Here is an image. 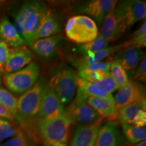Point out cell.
<instances>
[{"label":"cell","instance_id":"6da1fadb","mask_svg":"<svg viewBox=\"0 0 146 146\" xmlns=\"http://www.w3.org/2000/svg\"><path fill=\"white\" fill-rule=\"evenodd\" d=\"M72 125L70 117L64 110L56 117L37 121L36 132L44 144L54 146L68 141Z\"/></svg>","mask_w":146,"mask_h":146},{"label":"cell","instance_id":"7a4b0ae2","mask_svg":"<svg viewBox=\"0 0 146 146\" xmlns=\"http://www.w3.org/2000/svg\"><path fill=\"white\" fill-rule=\"evenodd\" d=\"M45 84L43 79L38 80L31 88L18 99L16 120L22 128L35 120Z\"/></svg>","mask_w":146,"mask_h":146},{"label":"cell","instance_id":"3957f363","mask_svg":"<svg viewBox=\"0 0 146 146\" xmlns=\"http://www.w3.org/2000/svg\"><path fill=\"white\" fill-rule=\"evenodd\" d=\"M65 33L70 41L81 45L94 41L99 34L95 21L85 15L69 18L65 27Z\"/></svg>","mask_w":146,"mask_h":146},{"label":"cell","instance_id":"277c9868","mask_svg":"<svg viewBox=\"0 0 146 146\" xmlns=\"http://www.w3.org/2000/svg\"><path fill=\"white\" fill-rule=\"evenodd\" d=\"M116 21L120 34L123 35L137 22L145 19V1L140 0H126L120 1L115 8Z\"/></svg>","mask_w":146,"mask_h":146},{"label":"cell","instance_id":"5b68a950","mask_svg":"<svg viewBox=\"0 0 146 146\" xmlns=\"http://www.w3.org/2000/svg\"><path fill=\"white\" fill-rule=\"evenodd\" d=\"M39 74V65L31 62L21 70L5 74L3 81L10 91L16 94H23L36 83Z\"/></svg>","mask_w":146,"mask_h":146},{"label":"cell","instance_id":"8992f818","mask_svg":"<svg viewBox=\"0 0 146 146\" xmlns=\"http://www.w3.org/2000/svg\"><path fill=\"white\" fill-rule=\"evenodd\" d=\"M78 76L69 67L61 68L51 77L48 85L64 105L70 103L76 90Z\"/></svg>","mask_w":146,"mask_h":146},{"label":"cell","instance_id":"52a82bcc","mask_svg":"<svg viewBox=\"0 0 146 146\" xmlns=\"http://www.w3.org/2000/svg\"><path fill=\"white\" fill-rule=\"evenodd\" d=\"M87 99L81 95L76 94V98L65 110L72 124L77 126H87L102 123V118L87 104Z\"/></svg>","mask_w":146,"mask_h":146},{"label":"cell","instance_id":"ba28073f","mask_svg":"<svg viewBox=\"0 0 146 146\" xmlns=\"http://www.w3.org/2000/svg\"><path fill=\"white\" fill-rule=\"evenodd\" d=\"M64 106L48 84H45L42 94L39 112L35 120L39 121L42 119L56 117L65 110Z\"/></svg>","mask_w":146,"mask_h":146},{"label":"cell","instance_id":"9c48e42d","mask_svg":"<svg viewBox=\"0 0 146 146\" xmlns=\"http://www.w3.org/2000/svg\"><path fill=\"white\" fill-rule=\"evenodd\" d=\"M114 100L118 110L122 107L133 103L146 105L145 89L136 82L129 80L125 85L118 89Z\"/></svg>","mask_w":146,"mask_h":146},{"label":"cell","instance_id":"30bf717a","mask_svg":"<svg viewBox=\"0 0 146 146\" xmlns=\"http://www.w3.org/2000/svg\"><path fill=\"white\" fill-rule=\"evenodd\" d=\"M117 3L118 1L115 0H94L81 7L80 12L87 14L92 20L94 19L96 25H101L109 12L116 8Z\"/></svg>","mask_w":146,"mask_h":146},{"label":"cell","instance_id":"8fae6325","mask_svg":"<svg viewBox=\"0 0 146 146\" xmlns=\"http://www.w3.org/2000/svg\"><path fill=\"white\" fill-rule=\"evenodd\" d=\"M87 104L108 122H114L118 117V109L114 97L109 95L104 98L89 97L87 99Z\"/></svg>","mask_w":146,"mask_h":146},{"label":"cell","instance_id":"7c38bea8","mask_svg":"<svg viewBox=\"0 0 146 146\" xmlns=\"http://www.w3.org/2000/svg\"><path fill=\"white\" fill-rule=\"evenodd\" d=\"M33 58V54L25 45L10 49L3 72L7 74L21 70L31 62Z\"/></svg>","mask_w":146,"mask_h":146},{"label":"cell","instance_id":"4fadbf2b","mask_svg":"<svg viewBox=\"0 0 146 146\" xmlns=\"http://www.w3.org/2000/svg\"><path fill=\"white\" fill-rule=\"evenodd\" d=\"M101 123L77 126L73 134L70 146H95Z\"/></svg>","mask_w":146,"mask_h":146},{"label":"cell","instance_id":"5bb4252c","mask_svg":"<svg viewBox=\"0 0 146 146\" xmlns=\"http://www.w3.org/2000/svg\"><path fill=\"white\" fill-rule=\"evenodd\" d=\"M144 56L145 54L140 49L128 47L120 50L115 59L126 72H134Z\"/></svg>","mask_w":146,"mask_h":146},{"label":"cell","instance_id":"9a60e30c","mask_svg":"<svg viewBox=\"0 0 146 146\" xmlns=\"http://www.w3.org/2000/svg\"><path fill=\"white\" fill-rule=\"evenodd\" d=\"M45 10H46V7L42 3L39 8L34 12H33L25 21L22 38L25 41L26 45L30 46L35 41L36 34L37 33L40 23H41Z\"/></svg>","mask_w":146,"mask_h":146},{"label":"cell","instance_id":"2e32d148","mask_svg":"<svg viewBox=\"0 0 146 146\" xmlns=\"http://www.w3.org/2000/svg\"><path fill=\"white\" fill-rule=\"evenodd\" d=\"M120 135L115 122H108L100 127L95 146H120Z\"/></svg>","mask_w":146,"mask_h":146},{"label":"cell","instance_id":"e0dca14e","mask_svg":"<svg viewBox=\"0 0 146 146\" xmlns=\"http://www.w3.org/2000/svg\"><path fill=\"white\" fill-rule=\"evenodd\" d=\"M0 41H3L9 47H18L26 45V43L18 34L14 25L6 16L0 20Z\"/></svg>","mask_w":146,"mask_h":146},{"label":"cell","instance_id":"ac0fdd59","mask_svg":"<svg viewBox=\"0 0 146 146\" xmlns=\"http://www.w3.org/2000/svg\"><path fill=\"white\" fill-rule=\"evenodd\" d=\"M60 31V25L54 14L46 8L36 34L35 41L39 39L56 35Z\"/></svg>","mask_w":146,"mask_h":146},{"label":"cell","instance_id":"d6986e66","mask_svg":"<svg viewBox=\"0 0 146 146\" xmlns=\"http://www.w3.org/2000/svg\"><path fill=\"white\" fill-rule=\"evenodd\" d=\"M115 8L109 12V14L102 22L100 33L98 34V36L108 43L115 41L122 35L118 29Z\"/></svg>","mask_w":146,"mask_h":146},{"label":"cell","instance_id":"ffe728a7","mask_svg":"<svg viewBox=\"0 0 146 146\" xmlns=\"http://www.w3.org/2000/svg\"><path fill=\"white\" fill-rule=\"evenodd\" d=\"M62 40L60 35H53L35 41L30 47L33 52L43 58L52 56Z\"/></svg>","mask_w":146,"mask_h":146},{"label":"cell","instance_id":"44dd1931","mask_svg":"<svg viewBox=\"0 0 146 146\" xmlns=\"http://www.w3.org/2000/svg\"><path fill=\"white\" fill-rule=\"evenodd\" d=\"M42 4L39 1H29L22 5L15 16L14 26L18 34L21 36L23 34V27L25 21L29 16L34 12Z\"/></svg>","mask_w":146,"mask_h":146},{"label":"cell","instance_id":"7402d4cb","mask_svg":"<svg viewBox=\"0 0 146 146\" xmlns=\"http://www.w3.org/2000/svg\"><path fill=\"white\" fill-rule=\"evenodd\" d=\"M123 48L124 44L122 43V44L115 45V46L108 47L107 48L102 51H100L98 52L85 56L84 58L80 60L79 61H78V62H76L78 64V67L82 65H87L91 64L100 62H102V60L105 59L106 58L109 57L111 55L114 54V53L121 50Z\"/></svg>","mask_w":146,"mask_h":146},{"label":"cell","instance_id":"603a6c76","mask_svg":"<svg viewBox=\"0 0 146 146\" xmlns=\"http://www.w3.org/2000/svg\"><path fill=\"white\" fill-rule=\"evenodd\" d=\"M76 88H77V94H81L86 98H88L89 97L104 98L109 96V94L102 90L99 87H96L91 82L84 80L78 76L76 81Z\"/></svg>","mask_w":146,"mask_h":146},{"label":"cell","instance_id":"cb8c5ba5","mask_svg":"<svg viewBox=\"0 0 146 146\" xmlns=\"http://www.w3.org/2000/svg\"><path fill=\"white\" fill-rule=\"evenodd\" d=\"M145 108L146 105L139 103H133L128 104L118 110L117 119H118L122 125L123 124L133 125V120L137 112L141 109L145 110Z\"/></svg>","mask_w":146,"mask_h":146},{"label":"cell","instance_id":"d4e9b609","mask_svg":"<svg viewBox=\"0 0 146 146\" xmlns=\"http://www.w3.org/2000/svg\"><path fill=\"white\" fill-rule=\"evenodd\" d=\"M122 127H123L124 135L129 143L136 144L145 141V127H138L128 124H123L122 125Z\"/></svg>","mask_w":146,"mask_h":146},{"label":"cell","instance_id":"484cf974","mask_svg":"<svg viewBox=\"0 0 146 146\" xmlns=\"http://www.w3.org/2000/svg\"><path fill=\"white\" fill-rule=\"evenodd\" d=\"M110 74L118 89L125 85L129 81L127 72L116 59L110 62Z\"/></svg>","mask_w":146,"mask_h":146},{"label":"cell","instance_id":"4316f807","mask_svg":"<svg viewBox=\"0 0 146 146\" xmlns=\"http://www.w3.org/2000/svg\"><path fill=\"white\" fill-rule=\"evenodd\" d=\"M108 47H109L108 42L98 36L94 41L80 45L78 47V50L81 54L87 56L104 50Z\"/></svg>","mask_w":146,"mask_h":146},{"label":"cell","instance_id":"83f0119b","mask_svg":"<svg viewBox=\"0 0 146 146\" xmlns=\"http://www.w3.org/2000/svg\"><path fill=\"white\" fill-rule=\"evenodd\" d=\"M18 99L10 91L0 87V105L8 109L16 118Z\"/></svg>","mask_w":146,"mask_h":146},{"label":"cell","instance_id":"f1b7e54d","mask_svg":"<svg viewBox=\"0 0 146 146\" xmlns=\"http://www.w3.org/2000/svg\"><path fill=\"white\" fill-rule=\"evenodd\" d=\"M0 146H35V145L33 140L21 129L15 136L0 143Z\"/></svg>","mask_w":146,"mask_h":146},{"label":"cell","instance_id":"f546056e","mask_svg":"<svg viewBox=\"0 0 146 146\" xmlns=\"http://www.w3.org/2000/svg\"><path fill=\"white\" fill-rule=\"evenodd\" d=\"M20 130V128L16 127L9 120L1 119L0 121V143L15 136Z\"/></svg>","mask_w":146,"mask_h":146},{"label":"cell","instance_id":"4dcf8cb0","mask_svg":"<svg viewBox=\"0 0 146 146\" xmlns=\"http://www.w3.org/2000/svg\"><path fill=\"white\" fill-rule=\"evenodd\" d=\"M91 83L109 95H112V93L118 89L114 81H113L112 77L110 76V74H109L107 77L101 80V81L91 82Z\"/></svg>","mask_w":146,"mask_h":146},{"label":"cell","instance_id":"1f68e13d","mask_svg":"<svg viewBox=\"0 0 146 146\" xmlns=\"http://www.w3.org/2000/svg\"><path fill=\"white\" fill-rule=\"evenodd\" d=\"M78 70L83 71H104L110 72V62H100L96 64L82 65L78 67Z\"/></svg>","mask_w":146,"mask_h":146},{"label":"cell","instance_id":"d6a6232c","mask_svg":"<svg viewBox=\"0 0 146 146\" xmlns=\"http://www.w3.org/2000/svg\"><path fill=\"white\" fill-rule=\"evenodd\" d=\"M124 48L128 47L140 49L146 47V34L137 36H131L129 41L123 43Z\"/></svg>","mask_w":146,"mask_h":146},{"label":"cell","instance_id":"836d02e7","mask_svg":"<svg viewBox=\"0 0 146 146\" xmlns=\"http://www.w3.org/2000/svg\"><path fill=\"white\" fill-rule=\"evenodd\" d=\"M10 49L6 43L0 41V70L3 71L5 64L10 54Z\"/></svg>","mask_w":146,"mask_h":146},{"label":"cell","instance_id":"e575fe53","mask_svg":"<svg viewBox=\"0 0 146 146\" xmlns=\"http://www.w3.org/2000/svg\"><path fill=\"white\" fill-rule=\"evenodd\" d=\"M134 77L138 81L145 82L146 79V58L144 56L143 59L138 66L136 70L134 71Z\"/></svg>","mask_w":146,"mask_h":146},{"label":"cell","instance_id":"d590c367","mask_svg":"<svg viewBox=\"0 0 146 146\" xmlns=\"http://www.w3.org/2000/svg\"><path fill=\"white\" fill-rule=\"evenodd\" d=\"M146 125V112L145 110H140L134 118L133 125L138 127H145Z\"/></svg>","mask_w":146,"mask_h":146},{"label":"cell","instance_id":"8d00e7d4","mask_svg":"<svg viewBox=\"0 0 146 146\" xmlns=\"http://www.w3.org/2000/svg\"><path fill=\"white\" fill-rule=\"evenodd\" d=\"M0 118L8 120H15L16 118L8 109L0 105Z\"/></svg>","mask_w":146,"mask_h":146},{"label":"cell","instance_id":"74e56055","mask_svg":"<svg viewBox=\"0 0 146 146\" xmlns=\"http://www.w3.org/2000/svg\"><path fill=\"white\" fill-rule=\"evenodd\" d=\"M146 34V23L145 21H144V23L142 24L141 27L139 28L137 30L135 31L133 33L132 36H137L140 35H143Z\"/></svg>","mask_w":146,"mask_h":146},{"label":"cell","instance_id":"f35d334b","mask_svg":"<svg viewBox=\"0 0 146 146\" xmlns=\"http://www.w3.org/2000/svg\"><path fill=\"white\" fill-rule=\"evenodd\" d=\"M133 146H146V141H143L139 142V143H138L133 144Z\"/></svg>","mask_w":146,"mask_h":146},{"label":"cell","instance_id":"ab89813d","mask_svg":"<svg viewBox=\"0 0 146 146\" xmlns=\"http://www.w3.org/2000/svg\"><path fill=\"white\" fill-rule=\"evenodd\" d=\"M3 73V71L0 70V84H1V78H2Z\"/></svg>","mask_w":146,"mask_h":146},{"label":"cell","instance_id":"60d3db41","mask_svg":"<svg viewBox=\"0 0 146 146\" xmlns=\"http://www.w3.org/2000/svg\"><path fill=\"white\" fill-rule=\"evenodd\" d=\"M54 146H67L66 145V143H59V144H57V145H55Z\"/></svg>","mask_w":146,"mask_h":146},{"label":"cell","instance_id":"b9f144b4","mask_svg":"<svg viewBox=\"0 0 146 146\" xmlns=\"http://www.w3.org/2000/svg\"><path fill=\"white\" fill-rule=\"evenodd\" d=\"M42 146H51V145H47V144H43V145H42Z\"/></svg>","mask_w":146,"mask_h":146},{"label":"cell","instance_id":"7bdbcfd3","mask_svg":"<svg viewBox=\"0 0 146 146\" xmlns=\"http://www.w3.org/2000/svg\"><path fill=\"white\" fill-rule=\"evenodd\" d=\"M1 119H2V118H0V121H1Z\"/></svg>","mask_w":146,"mask_h":146}]
</instances>
